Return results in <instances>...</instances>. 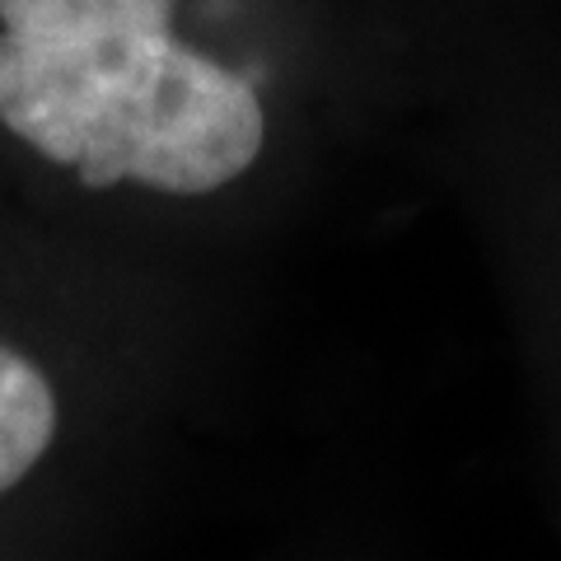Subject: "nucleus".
Here are the masks:
<instances>
[{
    "mask_svg": "<svg viewBox=\"0 0 561 561\" xmlns=\"http://www.w3.org/2000/svg\"><path fill=\"white\" fill-rule=\"evenodd\" d=\"M0 122L84 187L206 197L262 154L253 84L169 33V0H0Z\"/></svg>",
    "mask_w": 561,
    "mask_h": 561,
    "instance_id": "1",
    "label": "nucleus"
},
{
    "mask_svg": "<svg viewBox=\"0 0 561 561\" xmlns=\"http://www.w3.org/2000/svg\"><path fill=\"white\" fill-rule=\"evenodd\" d=\"M57 435V393L20 351L0 346V496L24 482Z\"/></svg>",
    "mask_w": 561,
    "mask_h": 561,
    "instance_id": "2",
    "label": "nucleus"
}]
</instances>
